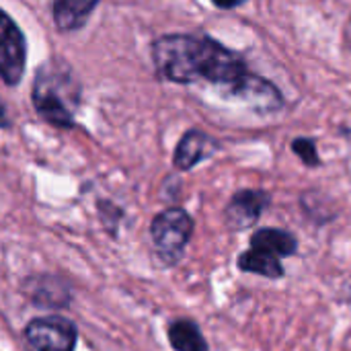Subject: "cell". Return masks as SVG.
Returning a JSON list of instances; mask_svg holds the SVG:
<instances>
[{
	"mask_svg": "<svg viewBox=\"0 0 351 351\" xmlns=\"http://www.w3.org/2000/svg\"><path fill=\"white\" fill-rule=\"evenodd\" d=\"M292 152L308 167V169H317L321 167V156H319V150H317V142L313 138H294L292 142Z\"/></svg>",
	"mask_w": 351,
	"mask_h": 351,
	"instance_id": "4fadbf2b",
	"label": "cell"
},
{
	"mask_svg": "<svg viewBox=\"0 0 351 351\" xmlns=\"http://www.w3.org/2000/svg\"><path fill=\"white\" fill-rule=\"evenodd\" d=\"M343 41H346V47L351 51V16L346 23V29H343Z\"/></svg>",
	"mask_w": 351,
	"mask_h": 351,
	"instance_id": "9a60e30c",
	"label": "cell"
},
{
	"mask_svg": "<svg viewBox=\"0 0 351 351\" xmlns=\"http://www.w3.org/2000/svg\"><path fill=\"white\" fill-rule=\"evenodd\" d=\"M27 41L16 23L0 10V78L8 86H16L25 74Z\"/></svg>",
	"mask_w": 351,
	"mask_h": 351,
	"instance_id": "5b68a950",
	"label": "cell"
},
{
	"mask_svg": "<svg viewBox=\"0 0 351 351\" xmlns=\"http://www.w3.org/2000/svg\"><path fill=\"white\" fill-rule=\"evenodd\" d=\"M218 148H220L218 140H214L210 134L202 130H189L183 134V138L179 140L175 148L173 165L177 171H191L193 167H197L199 162L216 154Z\"/></svg>",
	"mask_w": 351,
	"mask_h": 351,
	"instance_id": "ba28073f",
	"label": "cell"
},
{
	"mask_svg": "<svg viewBox=\"0 0 351 351\" xmlns=\"http://www.w3.org/2000/svg\"><path fill=\"white\" fill-rule=\"evenodd\" d=\"M195 222L183 208H167L150 222V239L158 259L165 265H177L193 237Z\"/></svg>",
	"mask_w": 351,
	"mask_h": 351,
	"instance_id": "3957f363",
	"label": "cell"
},
{
	"mask_svg": "<svg viewBox=\"0 0 351 351\" xmlns=\"http://www.w3.org/2000/svg\"><path fill=\"white\" fill-rule=\"evenodd\" d=\"M152 62L156 74L169 82L193 84L204 80L222 86L234 99L253 78L241 53L199 33L160 35L152 43Z\"/></svg>",
	"mask_w": 351,
	"mask_h": 351,
	"instance_id": "6da1fadb",
	"label": "cell"
},
{
	"mask_svg": "<svg viewBox=\"0 0 351 351\" xmlns=\"http://www.w3.org/2000/svg\"><path fill=\"white\" fill-rule=\"evenodd\" d=\"M23 337L31 351H74L78 343V327L64 317H39L27 323Z\"/></svg>",
	"mask_w": 351,
	"mask_h": 351,
	"instance_id": "277c9868",
	"label": "cell"
},
{
	"mask_svg": "<svg viewBox=\"0 0 351 351\" xmlns=\"http://www.w3.org/2000/svg\"><path fill=\"white\" fill-rule=\"evenodd\" d=\"M8 125H10V121H8V115H6V107L0 101V128H8Z\"/></svg>",
	"mask_w": 351,
	"mask_h": 351,
	"instance_id": "2e32d148",
	"label": "cell"
},
{
	"mask_svg": "<svg viewBox=\"0 0 351 351\" xmlns=\"http://www.w3.org/2000/svg\"><path fill=\"white\" fill-rule=\"evenodd\" d=\"M101 0H53V23L62 33L80 29Z\"/></svg>",
	"mask_w": 351,
	"mask_h": 351,
	"instance_id": "30bf717a",
	"label": "cell"
},
{
	"mask_svg": "<svg viewBox=\"0 0 351 351\" xmlns=\"http://www.w3.org/2000/svg\"><path fill=\"white\" fill-rule=\"evenodd\" d=\"M237 265L243 274H253V276L267 278V280H280L286 274L280 257H276L269 251L255 249V247H249L247 251H243L237 259Z\"/></svg>",
	"mask_w": 351,
	"mask_h": 351,
	"instance_id": "9c48e42d",
	"label": "cell"
},
{
	"mask_svg": "<svg viewBox=\"0 0 351 351\" xmlns=\"http://www.w3.org/2000/svg\"><path fill=\"white\" fill-rule=\"evenodd\" d=\"M350 300H351V290H350Z\"/></svg>",
	"mask_w": 351,
	"mask_h": 351,
	"instance_id": "e0dca14e",
	"label": "cell"
},
{
	"mask_svg": "<svg viewBox=\"0 0 351 351\" xmlns=\"http://www.w3.org/2000/svg\"><path fill=\"white\" fill-rule=\"evenodd\" d=\"M271 195L263 189H241L237 191L226 208H224V222L230 230H247L251 228L261 214L269 208Z\"/></svg>",
	"mask_w": 351,
	"mask_h": 351,
	"instance_id": "8992f818",
	"label": "cell"
},
{
	"mask_svg": "<svg viewBox=\"0 0 351 351\" xmlns=\"http://www.w3.org/2000/svg\"><path fill=\"white\" fill-rule=\"evenodd\" d=\"M23 292L27 294V298L39 306V308H68L70 306V288L64 280L49 276V274H39V276H31L25 280Z\"/></svg>",
	"mask_w": 351,
	"mask_h": 351,
	"instance_id": "52a82bcc",
	"label": "cell"
},
{
	"mask_svg": "<svg viewBox=\"0 0 351 351\" xmlns=\"http://www.w3.org/2000/svg\"><path fill=\"white\" fill-rule=\"evenodd\" d=\"M169 346L175 351H210V346L199 329V325L191 319H175L167 329Z\"/></svg>",
	"mask_w": 351,
	"mask_h": 351,
	"instance_id": "7c38bea8",
	"label": "cell"
},
{
	"mask_svg": "<svg viewBox=\"0 0 351 351\" xmlns=\"http://www.w3.org/2000/svg\"><path fill=\"white\" fill-rule=\"evenodd\" d=\"M247 0H212V4L216 8H222V10H232V8H237V6H241Z\"/></svg>",
	"mask_w": 351,
	"mask_h": 351,
	"instance_id": "5bb4252c",
	"label": "cell"
},
{
	"mask_svg": "<svg viewBox=\"0 0 351 351\" xmlns=\"http://www.w3.org/2000/svg\"><path fill=\"white\" fill-rule=\"evenodd\" d=\"M80 82L66 62L49 60L35 74L31 99L41 119L60 130L74 128V111L80 105Z\"/></svg>",
	"mask_w": 351,
	"mask_h": 351,
	"instance_id": "7a4b0ae2",
	"label": "cell"
},
{
	"mask_svg": "<svg viewBox=\"0 0 351 351\" xmlns=\"http://www.w3.org/2000/svg\"><path fill=\"white\" fill-rule=\"evenodd\" d=\"M249 247L255 249H263L274 253L276 257L284 259V257H294L298 253V239L294 237V232L284 230V228H259L253 232Z\"/></svg>",
	"mask_w": 351,
	"mask_h": 351,
	"instance_id": "8fae6325",
	"label": "cell"
}]
</instances>
